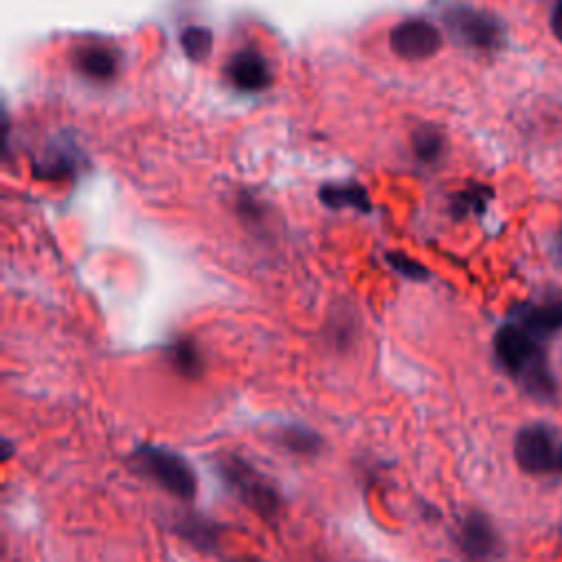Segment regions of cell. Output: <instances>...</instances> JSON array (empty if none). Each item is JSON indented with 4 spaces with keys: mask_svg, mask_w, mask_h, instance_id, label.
Wrapping results in <instances>:
<instances>
[{
    "mask_svg": "<svg viewBox=\"0 0 562 562\" xmlns=\"http://www.w3.org/2000/svg\"><path fill=\"white\" fill-rule=\"evenodd\" d=\"M494 353L501 367L522 384L536 400H551L555 393L553 375L547 367L544 351L529 331L516 323L498 327L494 334Z\"/></svg>",
    "mask_w": 562,
    "mask_h": 562,
    "instance_id": "6da1fadb",
    "label": "cell"
},
{
    "mask_svg": "<svg viewBox=\"0 0 562 562\" xmlns=\"http://www.w3.org/2000/svg\"><path fill=\"white\" fill-rule=\"evenodd\" d=\"M213 465L220 481L241 505H246L257 518L277 522L283 509V498L279 487L263 472L233 452L217 457Z\"/></svg>",
    "mask_w": 562,
    "mask_h": 562,
    "instance_id": "7a4b0ae2",
    "label": "cell"
},
{
    "mask_svg": "<svg viewBox=\"0 0 562 562\" xmlns=\"http://www.w3.org/2000/svg\"><path fill=\"white\" fill-rule=\"evenodd\" d=\"M130 468L160 485L180 501H193L198 494V476L191 463L176 450L158 443H140L127 454Z\"/></svg>",
    "mask_w": 562,
    "mask_h": 562,
    "instance_id": "3957f363",
    "label": "cell"
},
{
    "mask_svg": "<svg viewBox=\"0 0 562 562\" xmlns=\"http://www.w3.org/2000/svg\"><path fill=\"white\" fill-rule=\"evenodd\" d=\"M446 24L457 40L479 50H494L503 44L501 22L485 11L472 7H452L446 13Z\"/></svg>",
    "mask_w": 562,
    "mask_h": 562,
    "instance_id": "277c9868",
    "label": "cell"
},
{
    "mask_svg": "<svg viewBox=\"0 0 562 562\" xmlns=\"http://www.w3.org/2000/svg\"><path fill=\"white\" fill-rule=\"evenodd\" d=\"M516 465L527 474H547L558 468L553 435L544 424L522 426L514 437Z\"/></svg>",
    "mask_w": 562,
    "mask_h": 562,
    "instance_id": "5b68a950",
    "label": "cell"
},
{
    "mask_svg": "<svg viewBox=\"0 0 562 562\" xmlns=\"http://www.w3.org/2000/svg\"><path fill=\"white\" fill-rule=\"evenodd\" d=\"M389 46L397 57L408 61H419V59L432 57L439 50L441 35L430 22L411 18L391 29Z\"/></svg>",
    "mask_w": 562,
    "mask_h": 562,
    "instance_id": "8992f818",
    "label": "cell"
},
{
    "mask_svg": "<svg viewBox=\"0 0 562 562\" xmlns=\"http://www.w3.org/2000/svg\"><path fill=\"white\" fill-rule=\"evenodd\" d=\"M457 544L468 560L490 562L498 551V533L483 512L472 509L459 522Z\"/></svg>",
    "mask_w": 562,
    "mask_h": 562,
    "instance_id": "52a82bcc",
    "label": "cell"
},
{
    "mask_svg": "<svg viewBox=\"0 0 562 562\" xmlns=\"http://www.w3.org/2000/svg\"><path fill=\"white\" fill-rule=\"evenodd\" d=\"M228 81L241 92H257L270 83V68L266 57L255 48L237 50L226 64Z\"/></svg>",
    "mask_w": 562,
    "mask_h": 562,
    "instance_id": "ba28073f",
    "label": "cell"
},
{
    "mask_svg": "<svg viewBox=\"0 0 562 562\" xmlns=\"http://www.w3.org/2000/svg\"><path fill=\"white\" fill-rule=\"evenodd\" d=\"M516 325L533 338H544L562 329V296H549L538 303H522L514 310Z\"/></svg>",
    "mask_w": 562,
    "mask_h": 562,
    "instance_id": "9c48e42d",
    "label": "cell"
},
{
    "mask_svg": "<svg viewBox=\"0 0 562 562\" xmlns=\"http://www.w3.org/2000/svg\"><path fill=\"white\" fill-rule=\"evenodd\" d=\"M173 531L178 533V538H182L189 547L198 549V551H215L224 531H226V525L224 522H217L213 518H206V516H198V514H187L182 516L180 520H176L173 525Z\"/></svg>",
    "mask_w": 562,
    "mask_h": 562,
    "instance_id": "30bf717a",
    "label": "cell"
},
{
    "mask_svg": "<svg viewBox=\"0 0 562 562\" xmlns=\"http://www.w3.org/2000/svg\"><path fill=\"white\" fill-rule=\"evenodd\" d=\"M75 68L86 75L88 79L105 81L112 79L116 72V55L112 48L103 44H81L72 53Z\"/></svg>",
    "mask_w": 562,
    "mask_h": 562,
    "instance_id": "8fae6325",
    "label": "cell"
},
{
    "mask_svg": "<svg viewBox=\"0 0 562 562\" xmlns=\"http://www.w3.org/2000/svg\"><path fill=\"white\" fill-rule=\"evenodd\" d=\"M274 441L283 450H288L292 454H299V457H316L323 450V443H325L323 437L314 428H310L305 424H299V422L279 426L274 430Z\"/></svg>",
    "mask_w": 562,
    "mask_h": 562,
    "instance_id": "7c38bea8",
    "label": "cell"
},
{
    "mask_svg": "<svg viewBox=\"0 0 562 562\" xmlns=\"http://www.w3.org/2000/svg\"><path fill=\"white\" fill-rule=\"evenodd\" d=\"M167 360L176 373L193 380L204 371V358L191 338H178L167 349Z\"/></svg>",
    "mask_w": 562,
    "mask_h": 562,
    "instance_id": "4fadbf2b",
    "label": "cell"
},
{
    "mask_svg": "<svg viewBox=\"0 0 562 562\" xmlns=\"http://www.w3.org/2000/svg\"><path fill=\"white\" fill-rule=\"evenodd\" d=\"M321 200L327 204V206H358L362 211L369 209V202H367V191L358 184H345V187H325L321 189Z\"/></svg>",
    "mask_w": 562,
    "mask_h": 562,
    "instance_id": "5bb4252c",
    "label": "cell"
},
{
    "mask_svg": "<svg viewBox=\"0 0 562 562\" xmlns=\"http://www.w3.org/2000/svg\"><path fill=\"white\" fill-rule=\"evenodd\" d=\"M211 42H213L211 33L202 26H189L180 37V44L187 57L193 61H202L211 53Z\"/></svg>",
    "mask_w": 562,
    "mask_h": 562,
    "instance_id": "9a60e30c",
    "label": "cell"
},
{
    "mask_svg": "<svg viewBox=\"0 0 562 562\" xmlns=\"http://www.w3.org/2000/svg\"><path fill=\"white\" fill-rule=\"evenodd\" d=\"M441 151V136L437 132H430V130H424V132H417L415 134V154L422 158V160H435Z\"/></svg>",
    "mask_w": 562,
    "mask_h": 562,
    "instance_id": "2e32d148",
    "label": "cell"
},
{
    "mask_svg": "<svg viewBox=\"0 0 562 562\" xmlns=\"http://www.w3.org/2000/svg\"><path fill=\"white\" fill-rule=\"evenodd\" d=\"M389 261H391L402 274H406V277H413V279H422V277H424V268H422L419 263L411 261V259L404 257V255H400V257L389 255Z\"/></svg>",
    "mask_w": 562,
    "mask_h": 562,
    "instance_id": "e0dca14e",
    "label": "cell"
},
{
    "mask_svg": "<svg viewBox=\"0 0 562 562\" xmlns=\"http://www.w3.org/2000/svg\"><path fill=\"white\" fill-rule=\"evenodd\" d=\"M551 31H553V35L562 42V0H558L555 7H553V13H551Z\"/></svg>",
    "mask_w": 562,
    "mask_h": 562,
    "instance_id": "ac0fdd59",
    "label": "cell"
},
{
    "mask_svg": "<svg viewBox=\"0 0 562 562\" xmlns=\"http://www.w3.org/2000/svg\"><path fill=\"white\" fill-rule=\"evenodd\" d=\"M558 468L562 470V446H560V450H558Z\"/></svg>",
    "mask_w": 562,
    "mask_h": 562,
    "instance_id": "d6986e66",
    "label": "cell"
},
{
    "mask_svg": "<svg viewBox=\"0 0 562 562\" xmlns=\"http://www.w3.org/2000/svg\"><path fill=\"white\" fill-rule=\"evenodd\" d=\"M235 562H261V560H257V558H241V560H235Z\"/></svg>",
    "mask_w": 562,
    "mask_h": 562,
    "instance_id": "ffe728a7",
    "label": "cell"
},
{
    "mask_svg": "<svg viewBox=\"0 0 562 562\" xmlns=\"http://www.w3.org/2000/svg\"><path fill=\"white\" fill-rule=\"evenodd\" d=\"M560 241H562V233H560Z\"/></svg>",
    "mask_w": 562,
    "mask_h": 562,
    "instance_id": "44dd1931",
    "label": "cell"
}]
</instances>
